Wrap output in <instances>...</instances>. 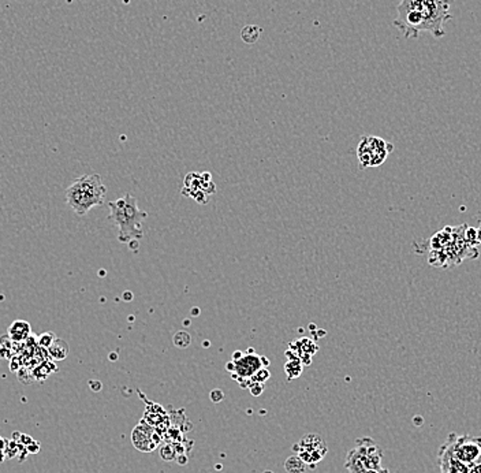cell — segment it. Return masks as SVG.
<instances>
[{"mask_svg": "<svg viewBox=\"0 0 481 473\" xmlns=\"http://www.w3.org/2000/svg\"><path fill=\"white\" fill-rule=\"evenodd\" d=\"M450 6L451 0H401L394 26L406 38H417L424 32L436 38L443 37L446 24L453 18Z\"/></svg>", "mask_w": 481, "mask_h": 473, "instance_id": "6da1fadb", "label": "cell"}, {"mask_svg": "<svg viewBox=\"0 0 481 473\" xmlns=\"http://www.w3.org/2000/svg\"><path fill=\"white\" fill-rule=\"evenodd\" d=\"M109 219L118 227V240L122 244H132L144 236L142 222L148 213L141 211L137 204V199L130 193L125 194L121 199L108 203Z\"/></svg>", "mask_w": 481, "mask_h": 473, "instance_id": "7a4b0ae2", "label": "cell"}, {"mask_svg": "<svg viewBox=\"0 0 481 473\" xmlns=\"http://www.w3.org/2000/svg\"><path fill=\"white\" fill-rule=\"evenodd\" d=\"M107 188L99 174L84 175L73 181L66 189V203L78 216H84L90 209L101 205Z\"/></svg>", "mask_w": 481, "mask_h": 473, "instance_id": "3957f363", "label": "cell"}, {"mask_svg": "<svg viewBox=\"0 0 481 473\" xmlns=\"http://www.w3.org/2000/svg\"><path fill=\"white\" fill-rule=\"evenodd\" d=\"M382 450L371 438H363L355 442L344 461V466L350 473H365L368 470L382 469Z\"/></svg>", "mask_w": 481, "mask_h": 473, "instance_id": "277c9868", "label": "cell"}, {"mask_svg": "<svg viewBox=\"0 0 481 473\" xmlns=\"http://www.w3.org/2000/svg\"><path fill=\"white\" fill-rule=\"evenodd\" d=\"M394 151V145L378 136H363L357 145L359 168L382 166L387 156Z\"/></svg>", "mask_w": 481, "mask_h": 473, "instance_id": "5b68a950", "label": "cell"}, {"mask_svg": "<svg viewBox=\"0 0 481 473\" xmlns=\"http://www.w3.org/2000/svg\"><path fill=\"white\" fill-rule=\"evenodd\" d=\"M216 190V186L212 182V175L209 172H190L185 176L182 194L186 197H192L197 203L207 204L209 196H212Z\"/></svg>", "mask_w": 481, "mask_h": 473, "instance_id": "8992f818", "label": "cell"}, {"mask_svg": "<svg viewBox=\"0 0 481 473\" xmlns=\"http://www.w3.org/2000/svg\"><path fill=\"white\" fill-rule=\"evenodd\" d=\"M292 450L312 469L316 468V465L324 458L328 451L324 440L316 434H308L304 436L297 445H294Z\"/></svg>", "mask_w": 481, "mask_h": 473, "instance_id": "52a82bcc", "label": "cell"}, {"mask_svg": "<svg viewBox=\"0 0 481 473\" xmlns=\"http://www.w3.org/2000/svg\"><path fill=\"white\" fill-rule=\"evenodd\" d=\"M453 451L461 462L472 466L481 461V438L470 435L454 436Z\"/></svg>", "mask_w": 481, "mask_h": 473, "instance_id": "ba28073f", "label": "cell"}, {"mask_svg": "<svg viewBox=\"0 0 481 473\" xmlns=\"http://www.w3.org/2000/svg\"><path fill=\"white\" fill-rule=\"evenodd\" d=\"M455 434H450L438 453V464L440 473H469V466L461 462L453 451Z\"/></svg>", "mask_w": 481, "mask_h": 473, "instance_id": "9c48e42d", "label": "cell"}, {"mask_svg": "<svg viewBox=\"0 0 481 473\" xmlns=\"http://www.w3.org/2000/svg\"><path fill=\"white\" fill-rule=\"evenodd\" d=\"M132 440L137 450L144 453H151L159 446L161 438L151 424H148L145 420H141L140 424L133 430Z\"/></svg>", "mask_w": 481, "mask_h": 473, "instance_id": "30bf717a", "label": "cell"}, {"mask_svg": "<svg viewBox=\"0 0 481 473\" xmlns=\"http://www.w3.org/2000/svg\"><path fill=\"white\" fill-rule=\"evenodd\" d=\"M260 368H263V363L261 356L257 354H242L238 360L227 364V369L232 371L231 376L236 382L242 379H250Z\"/></svg>", "mask_w": 481, "mask_h": 473, "instance_id": "8fae6325", "label": "cell"}, {"mask_svg": "<svg viewBox=\"0 0 481 473\" xmlns=\"http://www.w3.org/2000/svg\"><path fill=\"white\" fill-rule=\"evenodd\" d=\"M30 332H32V328H30V324H29L28 322H25V320H15V322L9 327L7 335H9L11 341L22 342L30 335Z\"/></svg>", "mask_w": 481, "mask_h": 473, "instance_id": "7c38bea8", "label": "cell"}, {"mask_svg": "<svg viewBox=\"0 0 481 473\" xmlns=\"http://www.w3.org/2000/svg\"><path fill=\"white\" fill-rule=\"evenodd\" d=\"M48 353L53 360H65L69 356V345L65 341L56 338L53 343L48 347Z\"/></svg>", "mask_w": 481, "mask_h": 473, "instance_id": "4fadbf2b", "label": "cell"}, {"mask_svg": "<svg viewBox=\"0 0 481 473\" xmlns=\"http://www.w3.org/2000/svg\"><path fill=\"white\" fill-rule=\"evenodd\" d=\"M284 468L288 473H304L307 470L308 465L298 455H291L290 458L286 459Z\"/></svg>", "mask_w": 481, "mask_h": 473, "instance_id": "5bb4252c", "label": "cell"}, {"mask_svg": "<svg viewBox=\"0 0 481 473\" xmlns=\"http://www.w3.org/2000/svg\"><path fill=\"white\" fill-rule=\"evenodd\" d=\"M284 369H286V374H287L290 380H291L292 378H297V376H299L302 372L301 361H298V360H291L290 363L286 364Z\"/></svg>", "mask_w": 481, "mask_h": 473, "instance_id": "9a60e30c", "label": "cell"}, {"mask_svg": "<svg viewBox=\"0 0 481 473\" xmlns=\"http://www.w3.org/2000/svg\"><path fill=\"white\" fill-rule=\"evenodd\" d=\"M269 378H271V374H269L268 369L260 368L259 371L250 378V380H252V382H257V383H265Z\"/></svg>", "mask_w": 481, "mask_h": 473, "instance_id": "2e32d148", "label": "cell"}, {"mask_svg": "<svg viewBox=\"0 0 481 473\" xmlns=\"http://www.w3.org/2000/svg\"><path fill=\"white\" fill-rule=\"evenodd\" d=\"M160 455L164 461H172L175 458V455H176V451L171 445H164L161 446Z\"/></svg>", "mask_w": 481, "mask_h": 473, "instance_id": "e0dca14e", "label": "cell"}, {"mask_svg": "<svg viewBox=\"0 0 481 473\" xmlns=\"http://www.w3.org/2000/svg\"><path fill=\"white\" fill-rule=\"evenodd\" d=\"M55 339H56V336L53 335L52 332H47V334H43V335L40 336L38 342H40V346H44V347H47L48 349V347L53 343Z\"/></svg>", "mask_w": 481, "mask_h": 473, "instance_id": "ac0fdd59", "label": "cell"}, {"mask_svg": "<svg viewBox=\"0 0 481 473\" xmlns=\"http://www.w3.org/2000/svg\"><path fill=\"white\" fill-rule=\"evenodd\" d=\"M249 390H250V394H252V395H255V397H259V395H261V394H263L264 386H263V383L252 382V383H250V386H249Z\"/></svg>", "mask_w": 481, "mask_h": 473, "instance_id": "d6986e66", "label": "cell"}, {"mask_svg": "<svg viewBox=\"0 0 481 473\" xmlns=\"http://www.w3.org/2000/svg\"><path fill=\"white\" fill-rule=\"evenodd\" d=\"M40 449H41V446H40V443H38L37 440H32L29 445L25 446V450L28 451L29 454H37L38 451H40Z\"/></svg>", "mask_w": 481, "mask_h": 473, "instance_id": "ffe728a7", "label": "cell"}, {"mask_svg": "<svg viewBox=\"0 0 481 473\" xmlns=\"http://www.w3.org/2000/svg\"><path fill=\"white\" fill-rule=\"evenodd\" d=\"M223 397H224V394H223L220 390H217V388L216 390H213L212 393L209 394V398H211V399H212V402L215 403L220 402V401L223 399Z\"/></svg>", "mask_w": 481, "mask_h": 473, "instance_id": "44dd1931", "label": "cell"}, {"mask_svg": "<svg viewBox=\"0 0 481 473\" xmlns=\"http://www.w3.org/2000/svg\"><path fill=\"white\" fill-rule=\"evenodd\" d=\"M6 446H7V439L0 438V462H3L6 458Z\"/></svg>", "mask_w": 481, "mask_h": 473, "instance_id": "7402d4cb", "label": "cell"}, {"mask_svg": "<svg viewBox=\"0 0 481 473\" xmlns=\"http://www.w3.org/2000/svg\"><path fill=\"white\" fill-rule=\"evenodd\" d=\"M469 473H481V461L469 466Z\"/></svg>", "mask_w": 481, "mask_h": 473, "instance_id": "603a6c76", "label": "cell"}, {"mask_svg": "<svg viewBox=\"0 0 481 473\" xmlns=\"http://www.w3.org/2000/svg\"><path fill=\"white\" fill-rule=\"evenodd\" d=\"M476 238H477V242L481 244V227L478 228V230H476Z\"/></svg>", "mask_w": 481, "mask_h": 473, "instance_id": "cb8c5ba5", "label": "cell"}, {"mask_svg": "<svg viewBox=\"0 0 481 473\" xmlns=\"http://www.w3.org/2000/svg\"><path fill=\"white\" fill-rule=\"evenodd\" d=\"M264 473H274V472H272V470H265Z\"/></svg>", "mask_w": 481, "mask_h": 473, "instance_id": "d4e9b609", "label": "cell"}, {"mask_svg": "<svg viewBox=\"0 0 481 473\" xmlns=\"http://www.w3.org/2000/svg\"><path fill=\"white\" fill-rule=\"evenodd\" d=\"M0 438H2V436H0Z\"/></svg>", "mask_w": 481, "mask_h": 473, "instance_id": "484cf974", "label": "cell"}]
</instances>
